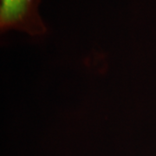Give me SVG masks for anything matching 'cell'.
Wrapping results in <instances>:
<instances>
[{
  "label": "cell",
  "instance_id": "obj_1",
  "mask_svg": "<svg viewBox=\"0 0 156 156\" xmlns=\"http://www.w3.org/2000/svg\"><path fill=\"white\" fill-rule=\"evenodd\" d=\"M41 0H0L1 32L17 30L31 37H41L48 28L41 17Z\"/></svg>",
  "mask_w": 156,
  "mask_h": 156
}]
</instances>
